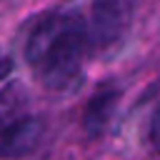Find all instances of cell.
I'll return each mask as SVG.
<instances>
[{
  "instance_id": "6da1fadb",
  "label": "cell",
  "mask_w": 160,
  "mask_h": 160,
  "mask_svg": "<svg viewBox=\"0 0 160 160\" xmlns=\"http://www.w3.org/2000/svg\"><path fill=\"white\" fill-rule=\"evenodd\" d=\"M88 45V30L75 12L42 15L25 45V60L32 75L55 92L75 85L82 72V55Z\"/></svg>"
},
{
  "instance_id": "7a4b0ae2",
  "label": "cell",
  "mask_w": 160,
  "mask_h": 160,
  "mask_svg": "<svg viewBox=\"0 0 160 160\" xmlns=\"http://www.w3.org/2000/svg\"><path fill=\"white\" fill-rule=\"evenodd\" d=\"M42 138V120L30 110V95L20 82L0 90V158L30 155Z\"/></svg>"
},
{
  "instance_id": "3957f363",
  "label": "cell",
  "mask_w": 160,
  "mask_h": 160,
  "mask_svg": "<svg viewBox=\"0 0 160 160\" xmlns=\"http://www.w3.org/2000/svg\"><path fill=\"white\" fill-rule=\"evenodd\" d=\"M130 22V0H95L92 22H90V45L92 50H105L115 45Z\"/></svg>"
},
{
  "instance_id": "277c9868",
  "label": "cell",
  "mask_w": 160,
  "mask_h": 160,
  "mask_svg": "<svg viewBox=\"0 0 160 160\" xmlns=\"http://www.w3.org/2000/svg\"><path fill=\"white\" fill-rule=\"evenodd\" d=\"M118 88L115 85H102L95 90V95L88 100L85 105V115H82V128L90 138H98L105 132L112 112H115V105H118Z\"/></svg>"
},
{
  "instance_id": "5b68a950",
  "label": "cell",
  "mask_w": 160,
  "mask_h": 160,
  "mask_svg": "<svg viewBox=\"0 0 160 160\" xmlns=\"http://www.w3.org/2000/svg\"><path fill=\"white\" fill-rule=\"evenodd\" d=\"M150 142L155 150H160V108L155 110V115L150 120Z\"/></svg>"
},
{
  "instance_id": "8992f818",
  "label": "cell",
  "mask_w": 160,
  "mask_h": 160,
  "mask_svg": "<svg viewBox=\"0 0 160 160\" xmlns=\"http://www.w3.org/2000/svg\"><path fill=\"white\" fill-rule=\"evenodd\" d=\"M10 70H12V60L5 58V55H0V80H5L10 75Z\"/></svg>"
}]
</instances>
